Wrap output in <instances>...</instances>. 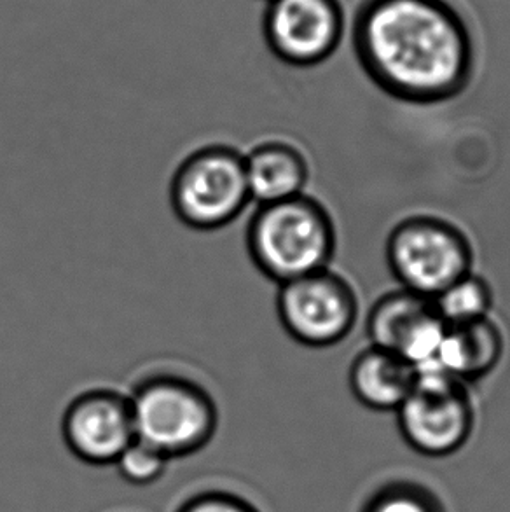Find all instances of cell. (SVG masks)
Here are the masks:
<instances>
[{
  "label": "cell",
  "mask_w": 510,
  "mask_h": 512,
  "mask_svg": "<svg viewBox=\"0 0 510 512\" xmlns=\"http://www.w3.org/2000/svg\"><path fill=\"white\" fill-rule=\"evenodd\" d=\"M352 39L366 76L404 104L448 102L476 70L474 37L451 0H362Z\"/></svg>",
  "instance_id": "1"
},
{
  "label": "cell",
  "mask_w": 510,
  "mask_h": 512,
  "mask_svg": "<svg viewBox=\"0 0 510 512\" xmlns=\"http://www.w3.org/2000/svg\"><path fill=\"white\" fill-rule=\"evenodd\" d=\"M245 242L255 268L282 285L327 270L338 236L329 210L304 193L255 208Z\"/></svg>",
  "instance_id": "2"
},
{
  "label": "cell",
  "mask_w": 510,
  "mask_h": 512,
  "mask_svg": "<svg viewBox=\"0 0 510 512\" xmlns=\"http://www.w3.org/2000/svg\"><path fill=\"white\" fill-rule=\"evenodd\" d=\"M128 397L135 439L168 460L191 457L214 439L219 425L214 397L184 374H149Z\"/></svg>",
  "instance_id": "3"
},
{
  "label": "cell",
  "mask_w": 510,
  "mask_h": 512,
  "mask_svg": "<svg viewBox=\"0 0 510 512\" xmlns=\"http://www.w3.org/2000/svg\"><path fill=\"white\" fill-rule=\"evenodd\" d=\"M168 194L173 214L187 228H226L252 201L242 151L228 144L194 149L175 168Z\"/></svg>",
  "instance_id": "4"
},
{
  "label": "cell",
  "mask_w": 510,
  "mask_h": 512,
  "mask_svg": "<svg viewBox=\"0 0 510 512\" xmlns=\"http://www.w3.org/2000/svg\"><path fill=\"white\" fill-rule=\"evenodd\" d=\"M386 261L400 289L434 299L474 266L469 238L434 215H411L390 231Z\"/></svg>",
  "instance_id": "5"
},
{
  "label": "cell",
  "mask_w": 510,
  "mask_h": 512,
  "mask_svg": "<svg viewBox=\"0 0 510 512\" xmlns=\"http://www.w3.org/2000/svg\"><path fill=\"white\" fill-rule=\"evenodd\" d=\"M404 443L421 457L448 458L469 443L476 409L467 385L435 362L418 367L413 392L397 411Z\"/></svg>",
  "instance_id": "6"
},
{
  "label": "cell",
  "mask_w": 510,
  "mask_h": 512,
  "mask_svg": "<svg viewBox=\"0 0 510 512\" xmlns=\"http://www.w3.org/2000/svg\"><path fill=\"white\" fill-rule=\"evenodd\" d=\"M276 315L292 340L329 348L352 333L359 320V299L346 278L327 268L278 285Z\"/></svg>",
  "instance_id": "7"
},
{
  "label": "cell",
  "mask_w": 510,
  "mask_h": 512,
  "mask_svg": "<svg viewBox=\"0 0 510 512\" xmlns=\"http://www.w3.org/2000/svg\"><path fill=\"white\" fill-rule=\"evenodd\" d=\"M345 25L339 0H268L262 35L280 62L315 67L336 53Z\"/></svg>",
  "instance_id": "8"
},
{
  "label": "cell",
  "mask_w": 510,
  "mask_h": 512,
  "mask_svg": "<svg viewBox=\"0 0 510 512\" xmlns=\"http://www.w3.org/2000/svg\"><path fill=\"white\" fill-rule=\"evenodd\" d=\"M62 436L70 453L84 464L114 465L135 441L130 397L114 388L84 390L63 413Z\"/></svg>",
  "instance_id": "9"
},
{
  "label": "cell",
  "mask_w": 510,
  "mask_h": 512,
  "mask_svg": "<svg viewBox=\"0 0 510 512\" xmlns=\"http://www.w3.org/2000/svg\"><path fill=\"white\" fill-rule=\"evenodd\" d=\"M446 327L432 299L406 289L381 296L367 315L371 345L397 353L416 369L435 362Z\"/></svg>",
  "instance_id": "10"
},
{
  "label": "cell",
  "mask_w": 510,
  "mask_h": 512,
  "mask_svg": "<svg viewBox=\"0 0 510 512\" xmlns=\"http://www.w3.org/2000/svg\"><path fill=\"white\" fill-rule=\"evenodd\" d=\"M418 369L397 353L369 346L353 359L348 385L353 397L371 411L395 413L413 392Z\"/></svg>",
  "instance_id": "11"
},
{
  "label": "cell",
  "mask_w": 510,
  "mask_h": 512,
  "mask_svg": "<svg viewBox=\"0 0 510 512\" xmlns=\"http://www.w3.org/2000/svg\"><path fill=\"white\" fill-rule=\"evenodd\" d=\"M250 198L259 205L304 194L310 165L299 147L280 139L257 142L243 153Z\"/></svg>",
  "instance_id": "12"
},
{
  "label": "cell",
  "mask_w": 510,
  "mask_h": 512,
  "mask_svg": "<svg viewBox=\"0 0 510 512\" xmlns=\"http://www.w3.org/2000/svg\"><path fill=\"white\" fill-rule=\"evenodd\" d=\"M505 338L491 317L446 327L435 364L465 385L483 380L504 357Z\"/></svg>",
  "instance_id": "13"
},
{
  "label": "cell",
  "mask_w": 510,
  "mask_h": 512,
  "mask_svg": "<svg viewBox=\"0 0 510 512\" xmlns=\"http://www.w3.org/2000/svg\"><path fill=\"white\" fill-rule=\"evenodd\" d=\"M434 306L446 326L467 324L490 317L493 308V289L488 280L474 271L446 287L434 299Z\"/></svg>",
  "instance_id": "14"
},
{
  "label": "cell",
  "mask_w": 510,
  "mask_h": 512,
  "mask_svg": "<svg viewBox=\"0 0 510 512\" xmlns=\"http://www.w3.org/2000/svg\"><path fill=\"white\" fill-rule=\"evenodd\" d=\"M360 512H448L430 488L414 481H388L366 500Z\"/></svg>",
  "instance_id": "15"
},
{
  "label": "cell",
  "mask_w": 510,
  "mask_h": 512,
  "mask_svg": "<svg viewBox=\"0 0 510 512\" xmlns=\"http://www.w3.org/2000/svg\"><path fill=\"white\" fill-rule=\"evenodd\" d=\"M168 464H170L168 458L135 439L119 455L118 460L114 462V467L118 469L119 476L125 479L126 483L133 486H151L165 476Z\"/></svg>",
  "instance_id": "16"
},
{
  "label": "cell",
  "mask_w": 510,
  "mask_h": 512,
  "mask_svg": "<svg viewBox=\"0 0 510 512\" xmlns=\"http://www.w3.org/2000/svg\"><path fill=\"white\" fill-rule=\"evenodd\" d=\"M177 512H259L249 500L229 492H203L194 495Z\"/></svg>",
  "instance_id": "17"
},
{
  "label": "cell",
  "mask_w": 510,
  "mask_h": 512,
  "mask_svg": "<svg viewBox=\"0 0 510 512\" xmlns=\"http://www.w3.org/2000/svg\"><path fill=\"white\" fill-rule=\"evenodd\" d=\"M266 2H268V0H266Z\"/></svg>",
  "instance_id": "18"
}]
</instances>
